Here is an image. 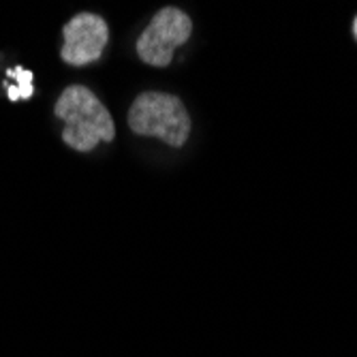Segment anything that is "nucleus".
I'll list each match as a JSON object with an SVG mask.
<instances>
[{
  "label": "nucleus",
  "mask_w": 357,
  "mask_h": 357,
  "mask_svg": "<svg viewBox=\"0 0 357 357\" xmlns=\"http://www.w3.org/2000/svg\"><path fill=\"white\" fill-rule=\"evenodd\" d=\"M56 118L64 120L62 139L69 148L79 152H90L101 142H112L116 126L107 107L99 101V96L84 86L67 88L54 107Z\"/></svg>",
  "instance_id": "f257e3e1"
},
{
  "label": "nucleus",
  "mask_w": 357,
  "mask_h": 357,
  "mask_svg": "<svg viewBox=\"0 0 357 357\" xmlns=\"http://www.w3.org/2000/svg\"><path fill=\"white\" fill-rule=\"evenodd\" d=\"M128 126L144 137H158L180 148L190 133V118L184 103L174 94L144 92L128 109Z\"/></svg>",
  "instance_id": "f03ea898"
},
{
  "label": "nucleus",
  "mask_w": 357,
  "mask_h": 357,
  "mask_svg": "<svg viewBox=\"0 0 357 357\" xmlns=\"http://www.w3.org/2000/svg\"><path fill=\"white\" fill-rule=\"evenodd\" d=\"M190 32L192 22L184 11L176 7H163L142 32L137 54L152 67H167L172 64L174 52L188 41Z\"/></svg>",
  "instance_id": "7ed1b4c3"
},
{
  "label": "nucleus",
  "mask_w": 357,
  "mask_h": 357,
  "mask_svg": "<svg viewBox=\"0 0 357 357\" xmlns=\"http://www.w3.org/2000/svg\"><path fill=\"white\" fill-rule=\"evenodd\" d=\"M109 39V30L103 17L94 13H79L64 26L62 60L73 67H84L99 60Z\"/></svg>",
  "instance_id": "20e7f679"
},
{
  "label": "nucleus",
  "mask_w": 357,
  "mask_h": 357,
  "mask_svg": "<svg viewBox=\"0 0 357 357\" xmlns=\"http://www.w3.org/2000/svg\"><path fill=\"white\" fill-rule=\"evenodd\" d=\"M7 77L15 82V86H9V88H7L11 101L30 99L32 92H35V90H32V73H30V71L17 67V69H11V71L7 73Z\"/></svg>",
  "instance_id": "39448f33"
},
{
  "label": "nucleus",
  "mask_w": 357,
  "mask_h": 357,
  "mask_svg": "<svg viewBox=\"0 0 357 357\" xmlns=\"http://www.w3.org/2000/svg\"><path fill=\"white\" fill-rule=\"evenodd\" d=\"M353 35H355V39H357V17H355V22H353Z\"/></svg>",
  "instance_id": "423d86ee"
}]
</instances>
